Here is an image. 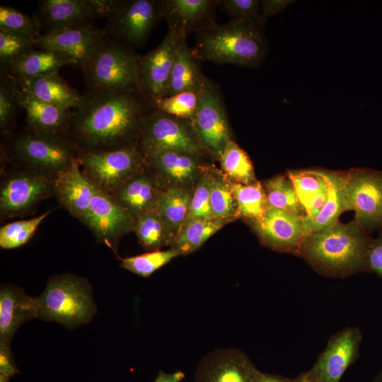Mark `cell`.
<instances>
[{"mask_svg":"<svg viewBox=\"0 0 382 382\" xmlns=\"http://www.w3.org/2000/svg\"><path fill=\"white\" fill-rule=\"evenodd\" d=\"M153 108L142 89L91 92L72 110L66 137L80 153L139 146L145 120Z\"/></svg>","mask_w":382,"mask_h":382,"instance_id":"1","label":"cell"},{"mask_svg":"<svg viewBox=\"0 0 382 382\" xmlns=\"http://www.w3.org/2000/svg\"><path fill=\"white\" fill-rule=\"evenodd\" d=\"M366 232L354 221H338L311 232L299 254L317 272L332 277H345L367 270L371 243Z\"/></svg>","mask_w":382,"mask_h":382,"instance_id":"2","label":"cell"},{"mask_svg":"<svg viewBox=\"0 0 382 382\" xmlns=\"http://www.w3.org/2000/svg\"><path fill=\"white\" fill-rule=\"evenodd\" d=\"M265 23L231 20L195 34L192 51L199 62L210 61L255 68L265 59L268 42Z\"/></svg>","mask_w":382,"mask_h":382,"instance_id":"3","label":"cell"},{"mask_svg":"<svg viewBox=\"0 0 382 382\" xmlns=\"http://www.w3.org/2000/svg\"><path fill=\"white\" fill-rule=\"evenodd\" d=\"M139 57L134 49L105 36L80 66L87 91L141 89Z\"/></svg>","mask_w":382,"mask_h":382,"instance_id":"4","label":"cell"},{"mask_svg":"<svg viewBox=\"0 0 382 382\" xmlns=\"http://www.w3.org/2000/svg\"><path fill=\"white\" fill-rule=\"evenodd\" d=\"M37 301V318L69 329L88 323L96 313L91 284L87 279L73 274L52 277Z\"/></svg>","mask_w":382,"mask_h":382,"instance_id":"5","label":"cell"},{"mask_svg":"<svg viewBox=\"0 0 382 382\" xmlns=\"http://www.w3.org/2000/svg\"><path fill=\"white\" fill-rule=\"evenodd\" d=\"M8 155L20 168L54 179L77 159L80 151L66 137L33 131L10 138Z\"/></svg>","mask_w":382,"mask_h":382,"instance_id":"6","label":"cell"},{"mask_svg":"<svg viewBox=\"0 0 382 382\" xmlns=\"http://www.w3.org/2000/svg\"><path fill=\"white\" fill-rule=\"evenodd\" d=\"M77 160L82 172L98 187L110 195L141 173L146 163L139 146L82 152Z\"/></svg>","mask_w":382,"mask_h":382,"instance_id":"7","label":"cell"},{"mask_svg":"<svg viewBox=\"0 0 382 382\" xmlns=\"http://www.w3.org/2000/svg\"><path fill=\"white\" fill-rule=\"evenodd\" d=\"M162 18L161 1L117 0L103 30L106 37L134 49L146 43Z\"/></svg>","mask_w":382,"mask_h":382,"instance_id":"8","label":"cell"},{"mask_svg":"<svg viewBox=\"0 0 382 382\" xmlns=\"http://www.w3.org/2000/svg\"><path fill=\"white\" fill-rule=\"evenodd\" d=\"M139 147L144 156L166 151L199 155L204 151L193 121L168 115L154 106L145 120Z\"/></svg>","mask_w":382,"mask_h":382,"instance_id":"9","label":"cell"},{"mask_svg":"<svg viewBox=\"0 0 382 382\" xmlns=\"http://www.w3.org/2000/svg\"><path fill=\"white\" fill-rule=\"evenodd\" d=\"M204 150L219 156L231 133L225 103L216 85L206 77L198 93L197 112L193 121Z\"/></svg>","mask_w":382,"mask_h":382,"instance_id":"10","label":"cell"},{"mask_svg":"<svg viewBox=\"0 0 382 382\" xmlns=\"http://www.w3.org/2000/svg\"><path fill=\"white\" fill-rule=\"evenodd\" d=\"M54 179L20 168L8 174L0 189L1 217L22 216L53 194Z\"/></svg>","mask_w":382,"mask_h":382,"instance_id":"11","label":"cell"},{"mask_svg":"<svg viewBox=\"0 0 382 382\" xmlns=\"http://www.w3.org/2000/svg\"><path fill=\"white\" fill-rule=\"evenodd\" d=\"M345 191L355 221L366 232L382 224V170L351 171L346 175Z\"/></svg>","mask_w":382,"mask_h":382,"instance_id":"12","label":"cell"},{"mask_svg":"<svg viewBox=\"0 0 382 382\" xmlns=\"http://www.w3.org/2000/svg\"><path fill=\"white\" fill-rule=\"evenodd\" d=\"M252 221L263 244L280 252L299 254L303 242L311 233L306 216L277 209L268 207L261 219Z\"/></svg>","mask_w":382,"mask_h":382,"instance_id":"13","label":"cell"},{"mask_svg":"<svg viewBox=\"0 0 382 382\" xmlns=\"http://www.w3.org/2000/svg\"><path fill=\"white\" fill-rule=\"evenodd\" d=\"M134 219L111 195L97 187L83 224L98 241L115 250L119 238L134 228Z\"/></svg>","mask_w":382,"mask_h":382,"instance_id":"14","label":"cell"},{"mask_svg":"<svg viewBox=\"0 0 382 382\" xmlns=\"http://www.w3.org/2000/svg\"><path fill=\"white\" fill-rule=\"evenodd\" d=\"M182 37L175 29L168 28L158 45L139 57L141 87L152 102L165 96Z\"/></svg>","mask_w":382,"mask_h":382,"instance_id":"15","label":"cell"},{"mask_svg":"<svg viewBox=\"0 0 382 382\" xmlns=\"http://www.w3.org/2000/svg\"><path fill=\"white\" fill-rule=\"evenodd\" d=\"M361 341L359 328H343L330 338L310 371L323 382H340L347 368L357 360Z\"/></svg>","mask_w":382,"mask_h":382,"instance_id":"16","label":"cell"},{"mask_svg":"<svg viewBox=\"0 0 382 382\" xmlns=\"http://www.w3.org/2000/svg\"><path fill=\"white\" fill-rule=\"evenodd\" d=\"M257 370L243 351L218 349L202 359L195 374V382H253Z\"/></svg>","mask_w":382,"mask_h":382,"instance_id":"17","label":"cell"},{"mask_svg":"<svg viewBox=\"0 0 382 382\" xmlns=\"http://www.w3.org/2000/svg\"><path fill=\"white\" fill-rule=\"evenodd\" d=\"M105 36L104 30L93 23L42 33L35 38V47L54 51L81 66Z\"/></svg>","mask_w":382,"mask_h":382,"instance_id":"18","label":"cell"},{"mask_svg":"<svg viewBox=\"0 0 382 382\" xmlns=\"http://www.w3.org/2000/svg\"><path fill=\"white\" fill-rule=\"evenodd\" d=\"M34 16L43 33L91 25L100 18L95 0H41Z\"/></svg>","mask_w":382,"mask_h":382,"instance_id":"19","label":"cell"},{"mask_svg":"<svg viewBox=\"0 0 382 382\" xmlns=\"http://www.w3.org/2000/svg\"><path fill=\"white\" fill-rule=\"evenodd\" d=\"M161 6L168 28L185 38L216 23L217 0H162Z\"/></svg>","mask_w":382,"mask_h":382,"instance_id":"20","label":"cell"},{"mask_svg":"<svg viewBox=\"0 0 382 382\" xmlns=\"http://www.w3.org/2000/svg\"><path fill=\"white\" fill-rule=\"evenodd\" d=\"M13 79L18 105L25 111L30 128L37 132L66 137L71 125L72 110L37 99L18 79Z\"/></svg>","mask_w":382,"mask_h":382,"instance_id":"21","label":"cell"},{"mask_svg":"<svg viewBox=\"0 0 382 382\" xmlns=\"http://www.w3.org/2000/svg\"><path fill=\"white\" fill-rule=\"evenodd\" d=\"M97 187L82 172L77 159L53 180V194L72 216L83 223Z\"/></svg>","mask_w":382,"mask_h":382,"instance_id":"22","label":"cell"},{"mask_svg":"<svg viewBox=\"0 0 382 382\" xmlns=\"http://www.w3.org/2000/svg\"><path fill=\"white\" fill-rule=\"evenodd\" d=\"M35 318H37V297L28 295L13 284L1 286L0 343L10 346L16 330Z\"/></svg>","mask_w":382,"mask_h":382,"instance_id":"23","label":"cell"},{"mask_svg":"<svg viewBox=\"0 0 382 382\" xmlns=\"http://www.w3.org/2000/svg\"><path fill=\"white\" fill-rule=\"evenodd\" d=\"M199 63L192 49L188 46L187 38L183 37L177 50L164 97L185 91L198 93L207 77Z\"/></svg>","mask_w":382,"mask_h":382,"instance_id":"24","label":"cell"},{"mask_svg":"<svg viewBox=\"0 0 382 382\" xmlns=\"http://www.w3.org/2000/svg\"><path fill=\"white\" fill-rule=\"evenodd\" d=\"M18 80L33 96L57 107L72 110L81 101V95L69 86L59 72Z\"/></svg>","mask_w":382,"mask_h":382,"instance_id":"25","label":"cell"},{"mask_svg":"<svg viewBox=\"0 0 382 382\" xmlns=\"http://www.w3.org/2000/svg\"><path fill=\"white\" fill-rule=\"evenodd\" d=\"M162 192L148 177L136 175L111 195L132 216L158 209Z\"/></svg>","mask_w":382,"mask_h":382,"instance_id":"26","label":"cell"},{"mask_svg":"<svg viewBox=\"0 0 382 382\" xmlns=\"http://www.w3.org/2000/svg\"><path fill=\"white\" fill-rule=\"evenodd\" d=\"M67 65H75L54 51L35 47L14 62L4 73L18 79H33L52 73Z\"/></svg>","mask_w":382,"mask_h":382,"instance_id":"27","label":"cell"},{"mask_svg":"<svg viewBox=\"0 0 382 382\" xmlns=\"http://www.w3.org/2000/svg\"><path fill=\"white\" fill-rule=\"evenodd\" d=\"M135 219L134 230L145 250H157L174 242L176 232L157 209L142 212Z\"/></svg>","mask_w":382,"mask_h":382,"instance_id":"28","label":"cell"},{"mask_svg":"<svg viewBox=\"0 0 382 382\" xmlns=\"http://www.w3.org/2000/svg\"><path fill=\"white\" fill-rule=\"evenodd\" d=\"M199 155L180 151H160L144 156L146 162L170 180L182 183L190 180L198 169Z\"/></svg>","mask_w":382,"mask_h":382,"instance_id":"29","label":"cell"},{"mask_svg":"<svg viewBox=\"0 0 382 382\" xmlns=\"http://www.w3.org/2000/svg\"><path fill=\"white\" fill-rule=\"evenodd\" d=\"M327 175L329 180L328 199L319 214L309 221L311 233L337 222L341 213L349 209L345 191L346 175L327 172Z\"/></svg>","mask_w":382,"mask_h":382,"instance_id":"30","label":"cell"},{"mask_svg":"<svg viewBox=\"0 0 382 382\" xmlns=\"http://www.w3.org/2000/svg\"><path fill=\"white\" fill-rule=\"evenodd\" d=\"M224 224V221L215 219H195L187 221L178 232L173 243V248L177 250L180 255L193 253Z\"/></svg>","mask_w":382,"mask_h":382,"instance_id":"31","label":"cell"},{"mask_svg":"<svg viewBox=\"0 0 382 382\" xmlns=\"http://www.w3.org/2000/svg\"><path fill=\"white\" fill-rule=\"evenodd\" d=\"M265 190L269 208L306 216V210L289 176L277 175L267 180Z\"/></svg>","mask_w":382,"mask_h":382,"instance_id":"32","label":"cell"},{"mask_svg":"<svg viewBox=\"0 0 382 382\" xmlns=\"http://www.w3.org/2000/svg\"><path fill=\"white\" fill-rule=\"evenodd\" d=\"M236 202L237 214L252 221L261 219L268 208L265 189L259 182L229 185Z\"/></svg>","mask_w":382,"mask_h":382,"instance_id":"33","label":"cell"},{"mask_svg":"<svg viewBox=\"0 0 382 382\" xmlns=\"http://www.w3.org/2000/svg\"><path fill=\"white\" fill-rule=\"evenodd\" d=\"M223 170L238 183L249 185L255 183L252 162L234 141L229 140L219 155Z\"/></svg>","mask_w":382,"mask_h":382,"instance_id":"34","label":"cell"},{"mask_svg":"<svg viewBox=\"0 0 382 382\" xmlns=\"http://www.w3.org/2000/svg\"><path fill=\"white\" fill-rule=\"evenodd\" d=\"M191 199L180 187L169 188L161 195L157 210L177 233L188 215Z\"/></svg>","mask_w":382,"mask_h":382,"instance_id":"35","label":"cell"},{"mask_svg":"<svg viewBox=\"0 0 382 382\" xmlns=\"http://www.w3.org/2000/svg\"><path fill=\"white\" fill-rule=\"evenodd\" d=\"M35 38L30 35L0 30L1 74L35 47Z\"/></svg>","mask_w":382,"mask_h":382,"instance_id":"36","label":"cell"},{"mask_svg":"<svg viewBox=\"0 0 382 382\" xmlns=\"http://www.w3.org/2000/svg\"><path fill=\"white\" fill-rule=\"evenodd\" d=\"M180 255V253L173 248L166 250L149 251L141 255L121 258L120 265L142 277H149Z\"/></svg>","mask_w":382,"mask_h":382,"instance_id":"37","label":"cell"},{"mask_svg":"<svg viewBox=\"0 0 382 382\" xmlns=\"http://www.w3.org/2000/svg\"><path fill=\"white\" fill-rule=\"evenodd\" d=\"M50 212V211H47L30 219L16 221L3 225L0 228V247L9 250L25 244Z\"/></svg>","mask_w":382,"mask_h":382,"instance_id":"38","label":"cell"},{"mask_svg":"<svg viewBox=\"0 0 382 382\" xmlns=\"http://www.w3.org/2000/svg\"><path fill=\"white\" fill-rule=\"evenodd\" d=\"M289 176L304 209L316 196L329 188L327 172L315 170L292 171Z\"/></svg>","mask_w":382,"mask_h":382,"instance_id":"39","label":"cell"},{"mask_svg":"<svg viewBox=\"0 0 382 382\" xmlns=\"http://www.w3.org/2000/svg\"><path fill=\"white\" fill-rule=\"evenodd\" d=\"M153 106L168 115L194 121L198 103V93L185 91L152 102Z\"/></svg>","mask_w":382,"mask_h":382,"instance_id":"40","label":"cell"},{"mask_svg":"<svg viewBox=\"0 0 382 382\" xmlns=\"http://www.w3.org/2000/svg\"><path fill=\"white\" fill-rule=\"evenodd\" d=\"M0 30L30 35H40L42 30L37 18L30 16L8 6H0Z\"/></svg>","mask_w":382,"mask_h":382,"instance_id":"41","label":"cell"},{"mask_svg":"<svg viewBox=\"0 0 382 382\" xmlns=\"http://www.w3.org/2000/svg\"><path fill=\"white\" fill-rule=\"evenodd\" d=\"M210 204L213 219L224 221L237 214L232 190L219 178H210Z\"/></svg>","mask_w":382,"mask_h":382,"instance_id":"42","label":"cell"},{"mask_svg":"<svg viewBox=\"0 0 382 382\" xmlns=\"http://www.w3.org/2000/svg\"><path fill=\"white\" fill-rule=\"evenodd\" d=\"M19 107L14 89L13 79L8 74H1L0 81V127L1 134L8 136L15 122Z\"/></svg>","mask_w":382,"mask_h":382,"instance_id":"43","label":"cell"},{"mask_svg":"<svg viewBox=\"0 0 382 382\" xmlns=\"http://www.w3.org/2000/svg\"><path fill=\"white\" fill-rule=\"evenodd\" d=\"M217 1L218 6L231 17V20L262 21L259 0Z\"/></svg>","mask_w":382,"mask_h":382,"instance_id":"44","label":"cell"},{"mask_svg":"<svg viewBox=\"0 0 382 382\" xmlns=\"http://www.w3.org/2000/svg\"><path fill=\"white\" fill-rule=\"evenodd\" d=\"M195 219H213L210 204V178H203L198 183L185 223Z\"/></svg>","mask_w":382,"mask_h":382,"instance_id":"45","label":"cell"},{"mask_svg":"<svg viewBox=\"0 0 382 382\" xmlns=\"http://www.w3.org/2000/svg\"><path fill=\"white\" fill-rule=\"evenodd\" d=\"M366 268L382 277V237L371 242L367 253Z\"/></svg>","mask_w":382,"mask_h":382,"instance_id":"46","label":"cell"},{"mask_svg":"<svg viewBox=\"0 0 382 382\" xmlns=\"http://www.w3.org/2000/svg\"><path fill=\"white\" fill-rule=\"evenodd\" d=\"M21 373L18 369L10 346L0 343V374L13 376Z\"/></svg>","mask_w":382,"mask_h":382,"instance_id":"47","label":"cell"},{"mask_svg":"<svg viewBox=\"0 0 382 382\" xmlns=\"http://www.w3.org/2000/svg\"><path fill=\"white\" fill-rule=\"evenodd\" d=\"M291 2L292 1L289 0L260 1V12L262 21L265 23L268 18L282 12Z\"/></svg>","mask_w":382,"mask_h":382,"instance_id":"48","label":"cell"},{"mask_svg":"<svg viewBox=\"0 0 382 382\" xmlns=\"http://www.w3.org/2000/svg\"><path fill=\"white\" fill-rule=\"evenodd\" d=\"M253 382H300L299 377L289 378L257 370Z\"/></svg>","mask_w":382,"mask_h":382,"instance_id":"49","label":"cell"},{"mask_svg":"<svg viewBox=\"0 0 382 382\" xmlns=\"http://www.w3.org/2000/svg\"><path fill=\"white\" fill-rule=\"evenodd\" d=\"M185 377V374L180 370L171 373L160 371L153 382H182Z\"/></svg>","mask_w":382,"mask_h":382,"instance_id":"50","label":"cell"},{"mask_svg":"<svg viewBox=\"0 0 382 382\" xmlns=\"http://www.w3.org/2000/svg\"><path fill=\"white\" fill-rule=\"evenodd\" d=\"M298 377L300 382H323L314 376L310 370L302 373Z\"/></svg>","mask_w":382,"mask_h":382,"instance_id":"51","label":"cell"},{"mask_svg":"<svg viewBox=\"0 0 382 382\" xmlns=\"http://www.w3.org/2000/svg\"><path fill=\"white\" fill-rule=\"evenodd\" d=\"M11 377L0 374V382H9Z\"/></svg>","mask_w":382,"mask_h":382,"instance_id":"52","label":"cell"},{"mask_svg":"<svg viewBox=\"0 0 382 382\" xmlns=\"http://www.w3.org/2000/svg\"><path fill=\"white\" fill-rule=\"evenodd\" d=\"M374 382H382V371L374 379Z\"/></svg>","mask_w":382,"mask_h":382,"instance_id":"53","label":"cell"}]
</instances>
